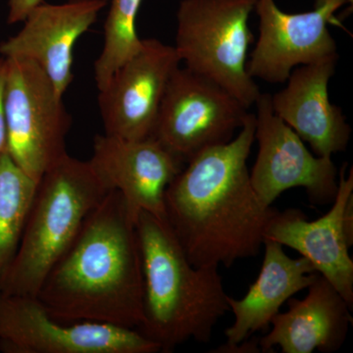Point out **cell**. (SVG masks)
Returning a JSON list of instances; mask_svg holds the SVG:
<instances>
[{
	"mask_svg": "<svg viewBox=\"0 0 353 353\" xmlns=\"http://www.w3.org/2000/svg\"><path fill=\"white\" fill-rule=\"evenodd\" d=\"M255 141V114L238 136L206 148L185 164L165 192V214L190 263L231 267L256 257L275 212L257 196L248 159Z\"/></svg>",
	"mask_w": 353,
	"mask_h": 353,
	"instance_id": "obj_1",
	"label": "cell"
},
{
	"mask_svg": "<svg viewBox=\"0 0 353 353\" xmlns=\"http://www.w3.org/2000/svg\"><path fill=\"white\" fill-rule=\"evenodd\" d=\"M124 197L110 190L44 279L37 297L67 323L138 329L143 320V264Z\"/></svg>",
	"mask_w": 353,
	"mask_h": 353,
	"instance_id": "obj_2",
	"label": "cell"
},
{
	"mask_svg": "<svg viewBox=\"0 0 353 353\" xmlns=\"http://www.w3.org/2000/svg\"><path fill=\"white\" fill-rule=\"evenodd\" d=\"M143 264V320L138 331L173 352L190 340L210 343L228 311L219 267L190 263L166 219L141 211L136 222Z\"/></svg>",
	"mask_w": 353,
	"mask_h": 353,
	"instance_id": "obj_3",
	"label": "cell"
},
{
	"mask_svg": "<svg viewBox=\"0 0 353 353\" xmlns=\"http://www.w3.org/2000/svg\"><path fill=\"white\" fill-rule=\"evenodd\" d=\"M109 192L88 160L67 154L46 172L38 183L19 248L0 282V292L37 296L44 279Z\"/></svg>",
	"mask_w": 353,
	"mask_h": 353,
	"instance_id": "obj_4",
	"label": "cell"
},
{
	"mask_svg": "<svg viewBox=\"0 0 353 353\" xmlns=\"http://www.w3.org/2000/svg\"><path fill=\"white\" fill-rule=\"evenodd\" d=\"M255 3L256 0H182L174 46L185 68L218 83L248 109L261 94L246 70L254 39L248 22Z\"/></svg>",
	"mask_w": 353,
	"mask_h": 353,
	"instance_id": "obj_5",
	"label": "cell"
},
{
	"mask_svg": "<svg viewBox=\"0 0 353 353\" xmlns=\"http://www.w3.org/2000/svg\"><path fill=\"white\" fill-rule=\"evenodd\" d=\"M6 152L37 182L68 154L72 118L52 83L36 62L6 58Z\"/></svg>",
	"mask_w": 353,
	"mask_h": 353,
	"instance_id": "obj_6",
	"label": "cell"
},
{
	"mask_svg": "<svg viewBox=\"0 0 353 353\" xmlns=\"http://www.w3.org/2000/svg\"><path fill=\"white\" fill-rule=\"evenodd\" d=\"M248 115V108L224 88L179 66L165 90L152 138L185 164L232 141Z\"/></svg>",
	"mask_w": 353,
	"mask_h": 353,
	"instance_id": "obj_7",
	"label": "cell"
},
{
	"mask_svg": "<svg viewBox=\"0 0 353 353\" xmlns=\"http://www.w3.org/2000/svg\"><path fill=\"white\" fill-rule=\"evenodd\" d=\"M0 352L4 353H157L138 330L57 319L38 297L0 292Z\"/></svg>",
	"mask_w": 353,
	"mask_h": 353,
	"instance_id": "obj_8",
	"label": "cell"
},
{
	"mask_svg": "<svg viewBox=\"0 0 353 353\" xmlns=\"http://www.w3.org/2000/svg\"><path fill=\"white\" fill-rule=\"evenodd\" d=\"M347 3L352 0H315L312 10L292 14L281 10L275 0H256L259 36L248 59V73L254 80L284 83L296 67L338 60L329 25L338 24L334 14Z\"/></svg>",
	"mask_w": 353,
	"mask_h": 353,
	"instance_id": "obj_9",
	"label": "cell"
},
{
	"mask_svg": "<svg viewBox=\"0 0 353 353\" xmlns=\"http://www.w3.org/2000/svg\"><path fill=\"white\" fill-rule=\"evenodd\" d=\"M255 105L259 154L250 181L261 201L271 206L285 190L303 188L311 203H332L339 187V171L332 158L309 152L299 134L274 112L271 94H260Z\"/></svg>",
	"mask_w": 353,
	"mask_h": 353,
	"instance_id": "obj_10",
	"label": "cell"
},
{
	"mask_svg": "<svg viewBox=\"0 0 353 353\" xmlns=\"http://www.w3.org/2000/svg\"><path fill=\"white\" fill-rule=\"evenodd\" d=\"M331 209L319 219L307 221L303 211L276 210L264 232L272 240L296 250L353 306V170L347 163L339 173V187Z\"/></svg>",
	"mask_w": 353,
	"mask_h": 353,
	"instance_id": "obj_11",
	"label": "cell"
},
{
	"mask_svg": "<svg viewBox=\"0 0 353 353\" xmlns=\"http://www.w3.org/2000/svg\"><path fill=\"white\" fill-rule=\"evenodd\" d=\"M180 63L174 46L157 39H143L138 54L99 90L104 134L128 139L152 138L165 90Z\"/></svg>",
	"mask_w": 353,
	"mask_h": 353,
	"instance_id": "obj_12",
	"label": "cell"
},
{
	"mask_svg": "<svg viewBox=\"0 0 353 353\" xmlns=\"http://www.w3.org/2000/svg\"><path fill=\"white\" fill-rule=\"evenodd\" d=\"M109 190H117L137 221L141 211L166 219L165 192L185 164L157 139L97 134L88 160Z\"/></svg>",
	"mask_w": 353,
	"mask_h": 353,
	"instance_id": "obj_13",
	"label": "cell"
},
{
	"mask_svg": "<svg viewBox=\"0 0 353 353\" xmlns=\"http://www.w3.org/2000/svg\"><path fill=\"white\" fill-rule=\"evenodd\" d=\"M108 0H69L62 4L43 3L28 14L24 27L0 43L6 58H26L43 70L59 97L74 80V50Z\"/></svg>",
	"mask_w": 353,
	"mask_h": 353,
	"instance_id": "obj_14",
	"label": "cell"
},
{
	"mask_svg": "<svg viewBox=\"0 0 353 353\" xmlns=\"http://www.w3.org/2000/svg\"><path fill=\"white\" fill-rule=\"evenodd\" d=\"M336 61L327 60L292 70L287 85L271 95L272 108L317 157L347 150L352 128L339 106L330 101L329 83Z\"/></svg>",
	"mask_w": 353,
	"mask_h": 353,
	"instance_id": "obj_15",
	"label": "cell"
},
{
	"mask_svg": "<svg viewBox=\"0 0 353 353\" xmlns=\"http://www.w3.org/2000/svg\"><path fill=\"white\" fill-rule=\"evenodd\" d=\"M303 299L290 297L288 310L272 319V330L259 339L261 352L279 347L283 353H334L347 340L352 307L327 279L318 274Z\"/></svg>",
	"mask_w": 353,
	"mask_h": 353,
	"instance_id": "obj_16",
	"label": "cell"
},
{
	"mask_svg": "<svg viewBox=\"0 0 353 353\" xmlns=\"http://www.w3.org/2000/svg\"><path fill=\"white\" fill-rule=\"evenodd\" d=\"M264 259L259 277L241 299L228 296L233 325L225 331L227 345H238L252 334L268 328L283 304L314 282L317 271L305 257L292 259L284 246L276 241H263Z\"/></svg>",
	"mask_w": 353,
	"mask_h": 353,
	"instance_id": "obj_17",
	"label": "cell"
},
{
	"mask_svg": "<svg viewBox=\"0 0 353 353\" xmlns=\"http://www.w3.org/2000/svg\"><path fill=\"white\" fill-rule=\"evenodd\" d=\"M38 183L0 152V282L19 248Z\"/></svg>",
	"mask_w": 353,
	"mask_h": 353,
	"instance_id": "obj_18",
	"label": "cell"
},
{
	"mask_svg": "<svg viewBox=\"0 0 353 353\" xmlns=\"http://www.w3.org/2000/svg\"><path fill=\"white\" fill-rule=\"evenodd\" d=\"M143 0H111L104 24L103 48L94 63L97 90L105 87L122 65L138 54L143 39L137 31V18Z\"/></svg>",
	"mask_w": 353,
	"mask_h": 353,
	"instance_id": "obj_19",
	"label": "cell"
},
{
	"mask_svg": "<svg viewBox=\"0 0 353 353\" xmlns=\"http://www.w3.org/2000/svg\"><path fill=\"white\" fill-rule=\"evenodd\" d=\"M44 0H9V12L7 17L8 24L24 22L28 14L34 7L43 3Z\"/></svg>",
	"mask_w": 353,
	"mask_h": 353,
	"instance_id": "obj_20",
	"label": "cell"
},
{
	"mask_svg": "<svg viewBox=\"0 0 353 353\" xmlns=\"http://www.w3.org/2000/svg\"><path fill=\"white\" fill-rule=\"evenodd\" d=\"M7 62L6 58L0 57V152L6 150V126L4 114V87H6Z\"/></svg>",
	"mask_w": 353,
	"mask_h": 353,
	"instance_id": "obj_21",
	"label": "cell"
},
{
	"mask_svg": "<svg viewBox=\"0 0 353 353\" xmlns=\"http://www.w3.org/2000/svg\"><path fill=\"white\" fill-rule=\"evenodd\" d=\"M213 352L217 353H259L261 352L259 347V338L252 339V340H245L241 341L238 345H225L216 348Z\"/></svg>",
	"mask_w": 353,
	"mask_h": 353,
	"instance_id": "obj_22",
	"label": "cell"
}]
</instances>
